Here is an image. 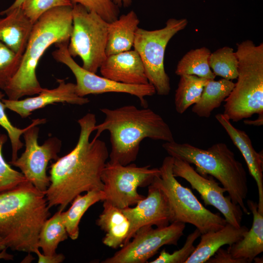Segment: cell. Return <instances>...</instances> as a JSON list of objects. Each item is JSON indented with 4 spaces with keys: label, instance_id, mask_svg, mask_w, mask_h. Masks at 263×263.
Wrapping results in <instances>:
<instances>
[{
    "label": "cell",
    "instance_id": "cell-1",
    "mask_svg": "<svg viewBox=\"0 0 263 263\" xmlns=\"http://www.w3.org/2000/svg\"><path fill=\"white\" fill-rule=\"evenodd\" d=\"M77 122L80 131L76 145L50 166V184L45 191L50 208L58 206L59 209L63 211L82 192L103 189L101 175L109 152L103 141L98 138L90 141L96 116L88 113Z\"/></svg>",
    "mask_w": 263,
    "mask_h": 263
},
{
    "label": "cell",
    "instance_id": "cell-2",
    "mask_svg": "<svg viewBox=\"0 0 263 263\" xmlns=\"http://www.w3.org/2000/svg\"><path fill=\"white\" fill-rule=\"evenodd\" d=\"M105 117L94 127V139L104 131L110 134L109 162L127 165L134 162L141 142L148 138L155 140L173 142L172 132L163 118L147 107L139 109L129 105L111 109H100Z\"/></svg>",
    "mask_w": 263,
    "mask_h": 263
},
{
    "label": "cell",
    "instance_id": "cell-3",
    "mask_svg": "<svg viewBox=\"0 0 263 263\" xmlns=\"http://www.w3.org/2000/svg\"><path fill=\"white\" fill-rule=\"evenodd\" d=\"M50 208L45 192L29 181L0 192V237L7 247L35 253Z\"/></svg>",
    "mask_w": 263,
    "mask_h": 263
},
{
    "label": "cell",
    "instance_id": "cell-4",
    "mask_svg": "<svg viewBox=\"0 0 263 263\" xmlns=\"http://www.w3.org/2000/svg\"><path fill=\"white\" fill-rule=\"evenodd\" d=\"M73 6L52 8L34 24L17 72L3 90L10 100L38 94L43 89L36 69L45 51L52 45L69 42L73 27Z\"/></svg>",
    "mask_w": 263,
    "mask_h": 263
},
{
    "label": "cell",
    "instance_id": "cell-5",
    "mask_svg": "<svg viewBox=\"0 0 263 263\" xmlns=\"http://www.w3.org/2000/svg\"><path fill=\"white\" fill-rule=\"evenodd\" d=\"M162 147L169 156L195 165L196 171L201 175H210L217 179L232 202L239 205L245 214H250L244 201L248 193L246 171L226 144L217 143L205 150L174 141L166 142Z\"/></svg>",
    "mask_w": 263,
    "mask_h": 263
},
{
    "label": "cell",
    "instance_id": "cell-6",
    "mask_svg": "<svg viewBox=\"0 0 263 263\" xmlns=\"http://www.w3.org/2000/svg\"><path fill=\"white\" fill-rule=\"evenodd\" d=\"M237 81L225 100L224 114L233 122L263 114V43L237 44Z\"/></svg>",
    "mask_w": 263,
    "mask_h": 263
},
{
    "label": "cell",
    "instance_id": "cell-7",
    "mask_svg": "<svg viewBox=\"0 0 263 263\" xmlns=\"http://www.w3.org/2000/svg\"><path fill=\"white\" fill-rule=\"evenodd\" d=\"M173 163V157H166L159 168L160 175L152 182L167 197L171 213V223L191 224L201 234L223 228L227 223L225 219L206 208L189 188L176 180L172 172Z\"/></svg>",
    "mask_w": 263,
    "mask_h": 263
},
{
    "label": "cell",
    "instance_id": "cell-8",
    "mask_svg": "<svg viewBox=\"0 0 263 263\" xmlns=\"http://www.w3.org/2000/svg\"><path fill=\"white\" fill-rule=\"evenodd\" d=\"M72 16L68 52L73 57L81 59L84 69L96 73L107 57L108 22L79 4H73Z\"/></svg>",
    "mask_w": 263,
    "mask_h": 263
},
{
    "label": "cell",
    "instance_id": "cell-9",
    "mask_svg": "<svg viewBox=\"0 0 263 263\" xmlns=\"http://www.w3.org/2000/svg\"><path fill=\"white\" fill-rule=\"evenodd\" d=\"M188 23L185 18H170L162 28L148 30L138 27L136 30L133 47L141 59L149 83L159 95H167L170 90L169 77L164 67L167 46L171 38L184 30Z\"/></svg>",
    "mask_w": 263,
    "mask_h": 263
},
{
    "label": "cell",
    "instance_id": "cell-10",
    "mask_svg": "<svg viewBox=\"0 0 263 263\" xmlns=\"http://www.w3.org/2000/svg\"><path fill=\"white\" fill-rule=\"evenodd\" d=\"M160 175L159 168H151L150 165L138 167L133 163L122 165L107 162L101 175L105 200L121 209L135 206L145 197L137 188L148 187Z\"/></svg>",
    "mask_w": 263,
    "mask_h": 263
},
{
    "label": "cell",
    "instance_id": "cell-11",
    "mask_svg": "<svg viewBox=\"0 0 263 263\" xmlns=\"http://www.w3.org/2000/svg\"><path fill=\"white\" fill-rule=\"evenodd\" d=\"M45 119H36L28 126L23 133L25 149L19 157L9 164L18 167L26 179L38 189L45 192L50 181L47 174V168L51 160H56L61 148V142L56 137L47 139L42 145L38 143L39 128L44 124Z\"/></svg>",
    "mask_w": 263,
    "mask_h": 263
},
{
    "label": "cell",
    "instance_id": "cell-12",
    "mask_svg": "<svg viewBox=\"0 0 263 263\" xmlns=\"http://www.w3.org/2000/svg\"><path fill=\"white\" fill-rule=\"evenodd\" d=\"M68 42L55 44L57 48L52 52L56 61L67 66L76 79L75 92L81 97L88 94H97L107 93H125L137 97L143 107H147L146 96L154 95L156 91L150 83L141 85L127 84L116 82L103 76H99L79 66L69 54Z\"/></svg>",
    "mask_w": 263,
    "mask_h": 263
},
{
    "label": "cell",
    "instance_id": "cell-13",
    "mask_svg": "<svg viewBox=\"0 0 263 263\" xmlns=\"http://www.w3.org/2000/svg\"><path fill=\"white\" fill-rule=\"evenodd\" d=\"M186 224L174 222L167 226L139 229L121 249L102 263H145L165 245H177L184 235Z\"/></svg>",
    "mask_w": 263,
    "mask_h": 263
},
{
    "label": "cell",
    "instance_id": "cell-14",
    "mask_svg": "<svg viewBox=\"0 0 263 263\" xmlns=\"http://www.w3.org/2000/svg\"><path fill=\"white\" fill-rule=\"evenodd\" d=\"M172 172L175 177L188 182L191 188L201 195L206 206H212L224 215L226 222L236 227L241 226L243 211L233 203L229 196H225L226 189L219 186L212 176H203L187 162L173 157Z\"/></svg>",
    "mask_w": 263,
    "mask_h": 263
},
{
    "label": "cell",
    "instance_id": "cell-15",
    "mask_svg": "<svg viewBox=\"0 0 263 263\" xmlns=\"http://www.w3.org/2000/svg\"><path fill=\"white\" fill-rule=\"evenodd\" d=\"M148 187L147 197L139 201L134 207L122 209L130 223L129 233L125 244L143 227L155 225L160 227L171 223V213L164 192L152 183Z\"/></svg>",
    "mask_w": 263,
    "mask_h": 263
},
{
    "label": "cell",
    "instance_id": "cell-16",
    "mask_svg": "<svg viewBox=\"0 0 263 263\" xmlns=\"http://www.w3.org/2000/svg\"><path fill=\"white\" fill-rule=\"evenodd\" d=\"M57 87L52 89L43 88L36 96L15 100L3 98L2 101L6 109L15 112L22 118L27 117L36 110L56 103L83 105L89 102L88 98L76 94L75 84L66 82L60 79H57Z\"/></svg>",
    "mask_w": 263,
    "mask_h": 263
},
{
    "label": "cell",
    "instance_id": "cell-17",
    "mask_svg": "<svg viewBox=\"0 0 263 263\" xmlns=\"http://www.w3.org/2000/svg\"><path fill=\"white\" fill-rule=\"evenodd\" d=\"M99 69L103 76L116 82L132 85L149 83L143 62L134 49L107 56Z\"/></svg>",
    "mask_w": 263,
    "mask_h": 263
},
{
    "label": "cell",
    "instance_id": "cell-18",
    "mask_svg": "<svg viewBox=\"0 0 263 263\" xmlns=\"http://www.w3.org/2000/svg\"><path fill=\"white\" fill-rule=\"evenodd\" d=\"M215 118L241 152L250 174L256 182L259 195L258 210L260 213L263 214V151L257 152L247 134L235 128L224 113L216 114Z\"/></svg>",
    "mask_w": 263,
    "mask_h": 263
},
{
    "label": "cell",
    "instance_id": "cell-19",
    "mask_svg": "<svg viewBox=\"0 0 263 263\" xmlns=\"http://www.w3.org/2000/svg\"><path fill=\"white\" fill-rule=\"evenodd\" d=\"M0 15V41L15 53L23 55L34 23L23 12L21 8L2 11Z\"/></svg>",
    "mask_w": 263,
    "mask_h": 263
},
{
    "label": "cell",
    "instance_id": "cell-20",
    "mask_svg": "<svg viewBox=\"0 0 263 263\" xmlns=\"http://www.w3.org/2000/svg\"><path fill=\"white\" fill-rule=\"evenodd\" d=\"M248 230L245 225L236 227L226 223L221 229L201 234V240L185 263H204L222 246L240 240Z\"/></svg>",
    "mask_w": 263,
    "mask_h": 263
},
{
    "label": "cell",
    "instance_id": "cell-21",
    "mask_svg": "<svg viewBox=\"0 0 263 263\" xmlns=\"http://www.w3.org/2000/svg\"><path fill=\"white\" fill-rule=\"evenodd\" d=\"M246 203L253 214L251 228L240 240L229 245L227 250L233 258L250 263L263 251V214L259 212L257 203L251 200Z\"/></svg>",
    "mask_w": 263,
    "mask_h": 263
},
{
    "label": "cell",
    "instance_id": "cell-22",
    "mask_svg": "<svg viewBox=\"0 0 263 263\" xmlns=\"http://www.w3.org/2000/svg\"><path fill=\"white\" fill-rule=\"evenodd\" d=\"M103 202V211L96 224L105 233L102 239L103 244L110 248L117 249L126 244L130 223L122 209L107 201Z\"/></svg>",
    "mask_w": 263,
    "mask_h": 263
},
{
    "label": "cell",
    "instance_id": "cell-23",
    "mask_svg": "<svg viewBox=\"0 0 263 263\" xmlns=\"http://www.w3.org/2000/svg\"><path fill=\"white\" fill-rule=\"evenodd\" d=\"M139 23V19L133 11L122 15L108 23L106 56L131 50Z\"/></svg>",
    "mask_w": 263,
    "mask_h": 263
},
{
    "label": "cell",
    "instance_id": "cell-24",
    "mask_svg": "<svg viewBox=\"0 0 263 263\" xmlns=\"http://www.w3.org/2000/svg\"><path fill=\"white\" fill-rule=\"evenodd\" d=\"M235 85L231 80L210 79L204 87L199 100L194 104L192 111L201 117H209L212 111L219 108L227 97Z\"/></svg>",
    "mask_w": 263,
    "mask_h": 263
},
{
    "label": "cell",
    "instance_id": "cell-25",
    "mask_svg": "<svg viewBox=\"0 0 263 263\" xmlns=\"http://www.w3.org/2000/svg\"><path fill=\"white\" fill-rule=\"evenodd\" d=\"M106 196L103 190H93L86 192L84 195H77L72 201L70 207L63 211V218L68 236L75 240L79 235V224L80 220L92 206L104 201Z\"/></svg>",
    "mask_w": 263,
    "mask_h": 263
},
{
    "label": "cell",
    "instance_id": "cell-26",
    "mask_svg": "<svg viewBox=\"0 0 263 263\" xmlns=\"http://www.w3.org/2000/svg\"><path fill=\"white\" fill-rule=\"evenodd\" d=\"M58 210L43 224L38 236V246L45 255L56 254L58 244L68 238L62 212Z\"/></svg>",
    "mask_w": 263,
    "mask_h": 263
},
{
    "label": "cell",
    "instance_id": "cell-27",
    "mask_svg": "<svg viewBox=\"0 0 263 263\" xmlns=\"http://www.w3.org/2000/svg\"><path fill=\"white\" fill-rule=\"evenodd\" d=\"M209 49L206 47L192 49L178 61L175 73L179 76L195 75L207 79H214L216 76L209 65Z\"/></svg>",
    "mask_w": 263,
    "mask_h": 263
},
{
    "label": "cell",
    "instance_id": "cell-28",
    "mask_svg": "<svg viewBox=\"0 0 263 263\" xmlns=\"http://www.w3.org/2000/svg\"><path fill=\"white\" fill-rule=\"evenodd\" d=\"M209 80L195 75L180 76L174 96L175 108L178 113H183L190 106L198 102L204 86Z\"/></svg>",
    "mask_w": 263,
    "mask_h": 263
},
{
    "label": "cell",
    "instance_id": "cell-29",
    "mask_svg": "<svg viewBox=\"0 0 263 263\" xmlns=\"http://www.w3.org/2000/svg\"><path fill=\"white\" fill-rule=\"evenodd\" d=\"M208 62L215 76L231 80L237 78L238 60L231 47L224 46L211 53Z\"/></svg>",
    "mask_w": 263,
    "mask_h": 263
},
{
    "label": "cell",
    "instance_id": "cell-30",
    "mask_svg": "<svg viewBox=\"0 0 263 263\" xmlns=\"http://www.w3.org/2000/svg\"><path fill=\"white\" fill-rule=\"evenodd\" d=\"M22 55L0 41V89L4 90L20 66Z\"/></svg>",
    "mask_w": 263,
    "mask_h": 263
},
{
    "label": "cell",
    "instance_id": "cell-31",
    "mask_svg": "<svg viewBox=\"0 0 263 263\" xmlns=\"http://www.w3.org/2000/svg\"><path fill=\"white\" fill-rule=\"evenodd\" d=\"M7 136L0 133V192L14 188L28 181L21 172L13 169L4 160L2 149Z\"/></svg>",
    "mask_w": 263,
    "mask_h": 263
},
{
    "label": "cell",
    "instance_id": "cell-32",
    "mask_svg": "<svg viewBox=\"0 0 263 263\" xmlns=\"http://www.w3.org/2000/svg\"><path fill=\"white\" fill-rule=\"evenodd\" d=\"M201 235L200 231L196 228L187 237L183 246L178 250L170 253L163 249L158 257L150 263H185L195 249L194 242Z\"/></svg>",
    "mask_w": 263,
    "mask_h": 263
},
{
    "label": "cell",
    "instance_id": "cell-33",
    "mask_svg": "<svg viewBox=\"0 0 263 263\" xmlns=\"http://www.w3.org/2000/svg\"><path fill=\"white\" fill-rule=\"evenodd\" d=\"M69 0H24L20 7L34 23L48 10L59 6H73Z\"/></svg>",
    "mask_w": 263,
    "mask_h": 263
},
{
    "label": "cell",
    "instance_id": "cell-34",
    "mask_svg": "<svg viewBox=\"0 0 263 263\" xmlns=\"http://www.w3.org/2000/svg\"><path fill=\"white\" fill-rule=\"evenodd\" d=\"M4 96L5 94L0 91V126L4 128L7 132L12 146L11 161H15L18 158L19 150L23 146L20 137L27 129L28 126L20 129L11 123L5 112L6 108L2 101Z\"/></svg>",
    "mask_w": 263,
    "mask_h": 263
},
{
    "label": "cell",
    "instance_id": "cell-35",
    "mask_svg": "<svg viewBox=\"0 0 263 263\" xmlns=\"http://www.w3.org/2000/svg\"><path fill=\"white\" fill-rule=\"evenodd\" d=\"M72 4H79L90 11L95 12L109 23L118 17V7L112 0H69Z\"/></svg>",
    "mask_w": 263,
    "mask_h": 263
},
{
    "label": "cell",
    "instance_id": "cell-36",
    "mask_svg": "<svg viewBox=\"0 0 263 263\" xmlns=\"http://www.w3.org/2000/svg\"><path fill=\"white\" fill-rule=\"evenodd\" d=\"M206 263H245L241 260L233 258L227 249L220 247Z\"/></svg>",
    "mask_w": 263,
    "mask_h": 263
},
{
    "label": "cell",
    "instance_id": "cell-37",
    "mask_svg": "<svg viewBox=\"0 0 263 263\" xmlns=\"http://www.w3.org/2000/svg\"><path fill=\"white\" fill-rule=\"evenodd\" d=\"M35 253L38 256V263H60L65 259V256L62 254L56 253L53 255H45L40 252L39 248L37 249Z\"/></svg>",
    "mask_w": 263,
    "mask_h": 263
},
{
    "label": "cell",
    "instance_id": "cell-38",
    "mask_svg": "<svg viewBox=\"0 0 263 263\" xmlns=\"http://www.w3.org/2000/svg\"><path fill=\"white\" fill-rule=\"evenodd\" d=\"M244 122L246 125L256 126H261L263 124V114H259L258 118L254 120H244Z\"/></svg>",
    "mask_w": 263,
    "mask_h": 263
},
{
    "label": "cell",
    "instance_id": "cell-39",
    "mask_svg": "<svg viewBox=\"0 0 263 263\" xmlns=\"http://www.w3.org/2000/svg\"><path fill=\"white\" fill-rule=\"evenodd\" d=\"M112 1L118 7L122 6L128 7L132 4V0H112Z\"/></svg>",
    "mask_w": 263,
    "mask_h": 263
},
{
    "label": "cell",
    "instance_id": "cell-40",
    "mask_svg": "<svg viewBox=\"0 0 263 263\" xmlns=\"http://www.w3.org/2000/svg\"><path fill=\"white\" fill-rule=\"evenodd\" d=\"M6 249L5 248L1 250L0 253V260L4 259L5 260H13V256L12 255L8 254L6 252Z\"/></svg>",
    "mask_w": 263,
    "mask_h": 263
},
{
    "label": "cell",
    "instance_id": "cell-41",
    "mask_svg": "<svg viewBox=\"0 0 263 263\" xmlns=\"http://www.w3.org/2000/svg\"><path fill=\"white\" fill-rule=\"evenodd\" d=\"M24 0H15L13 3L4 11H8L12 10L15 8L19 7L23 2Z\"/></svg>",
    "mask_w": 263,
    "mask_h": 263
},
{
    "label": "cell",
    "instance_id": "cell-42",
    "mask_svg": "<svg viewBox=\"0 0 263 263\" xmlns=\"http://www.w3.org/2000/svg\"><path fill=\"white\" fill-rule=\"evenodd\" d=\"M7 246L2 240V239L0 237V251H1L3 249L7 248Z\"/></svg>",
    "mask_w": 263,
    "mask_h": 263
},
{
    "label": "cell",
    "instance_id": "cell-43",
    "mask_svg": "<svg viewBox=\"0 0 263 263\" xmlns=\"http://www.w3.org/2000/svg\"><path fill=\"white\" fill-rule=\"evenodd\" d=\"M253 261H255V263H263L262 259L261 260V258H259L257 257L253 259Z\"/></svg>",
    "mask_w": 263,
    "mask_h": 263
}]
</instances>
